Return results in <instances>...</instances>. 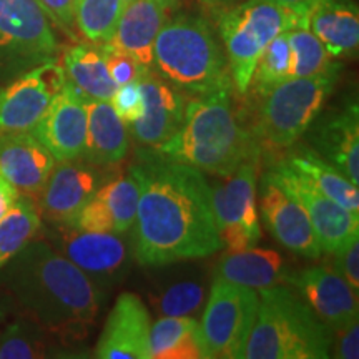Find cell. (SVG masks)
Here are the masks:
<instances>
[{"instance_id":"1","label":"cell","mask_w":359,"mask_h":359,"mask_svg":"<svg viewBox=\"0 0 359 359\" xmlns=\"http://www.w3.org/2000/svg\"><path fill=\"white\" fill-rule=\"evenodd\" d=\"M130 175L138 187L135 259L143 266L212 257L222 248L203 172L156 147L137 150Z\"/></svg>"},{"instance_id":"2","label":"cell","mask_w":359,"mask_h":359,"mask_svg":"<svg viewBox=\"0 0 359 359\" xmlns=\"http://www.w3.org/2000/svg\"><path fill=\"white\" fill-rule=\"evenodd\" d=\"M0 286L27 318L64 341L85 338L105 302V291L47 240H30L8 259L0 269Z\"/></svg>"},{"instance_id":"3","label":"cell","mask_w":359,"mask_h":359,"mask_svg":"<svg viewBox=\"0 0 359 359\" xmlns=\"http://www.w3.org/2000/svg\"><path fill=\"white\" fill-rule=\"evenodd\" d=\"M156 148L175 160L223 178L259 155L257 140L241 127L233 111L230 90H218L188 103L180 128Z\"/></svg>"},{"instance_id":"4","label":"cell","mask_w":359,"mask_h":359,"mask_svg":"<svg viewBox=\"0 0 359 359\" xmlns=\"http://www.w3.org/2000/svg\"><path fill=\"white\" fill-rule=\"evenodd\" d=\"M257 318L246 341L243 359H326L334 331L304 299L285 286L258 293Z\"/></svg>"},{"instance_id":"5","label":"cell","mask_w":359,"mask_h":359,"mask_svg":"<svg viewBox=\"0 0 359 359\" xmlns=\"http://www.w3.org/2000/svg\"><path fill=\"white\" fill-rule=\"evenodd\" d=\"M154 65L172 87L191 95L233 87L226 55L200 17L178 15L165 22L154 45Z\"/></svg>"},{"instance_id":"6","label":"cell","mask_w":359,"mask_h":359,"mask_svg":"<svg viewBox=\"0 0 359 359\" xmlns=\"http://www.w3.org/2000/svg\"><path fill=\"white\" fill-rule=\"evenodd\" d=\"M338 74L290 77L263 93L253 138L258 147L285 150L293 147L311 127L334 90Z\"/></svg>"},{"instance_id":"7","label":"cell","mask_w":359,"mask_h":359,"mask_svg":"<svg viewBox=\"0 0 359 359\" xmlns=\"http://www.w3.org/2000/svg\"><path fill=\"white\" fill-rule=\"evenodd\" d=\"M299 20L294 13L271 0H245L219 19V34L230 69L231 83L240 93L250 88L259 55L278 35L290 30Z\"/></svg>"},{"instance_id":"8","label":"cell","mask_w":359,"mask_h":359,"mask_svg":"<svg viewBox=\"0 0 359 359\" xmlns=\"http://www.w3.org/2000/svg\"><path fill=\"white\" fill-rule=\"evenodd\" d=\"M58 50L52 20L39 0H0V87L57 60Z\"/></svg>"},{"instance_id":"9","label":"cell","mask_w":359,"mask_h":359,"mask_svg":"<svg viewBox=\"0 0 359 359\" xmlns=\"http://www.w3.org/2000/svg\"><path fill=\"white\" fill-rule=\"evenodd\" d=\"M258 303L257 290L215 276L200 323L206 358L241 359Z\"/></svg>"},{"instance_id":"10","label":"cell","mask_w":359,"mask_h":359,"mask_svg":"<svg viewBox=\"0 0 359 359\" xmlns=\"http://www.w3.org/2000/svg\"><path fill=\"white\" fill-rule=\"evenodd\" d=\"M47 241L102 291L122 283L135 259V245L125 238V233L85 231L50 224Z\"/></svg>"},{"instance_id":"11","label":"cell","mask_w":359,"mask_h":359,"mask_svg":"<svg viewBox=\"0 0 359 359\" xmlns=\"http://www.w3.org/2000/svg\"><path fill=\"white\" fill-rule=\"evenodd\" d=\"M258 158L246 160L223 183L212 188L215 223L228 251L253 248L262 238L258 215Z\"/></svg>"},{"instance_id":"12","label":"cell","mask_w":359,"mask_h":359,"mask_svg":"<svg viewBox=\"0 0 359 359\" xmlns=\"http://www.w3.org/2000/svg\"><path fill=\"white\" fill-rule=\"evenodd\" d=\"M65 82L64 67L50 60L0 87V135L32 130Z\"/></svg>"},{"instance_id":"13","label":"cell","mask_w":359,"mask_h":359,"mask_svg":"<svg viewBox=\"0 0 359 359\" xmlns=\"http://www.w3.org/2000/svg\"><path fill=\"white\" fill-rule=\"evenodd\" d=\"M266 177L288 193L308 215L323 253H334L344 241L359 233V215L349 212L323 195L311 183L294 173L285 161L273 167Z\"/></svg>"},{"instance_id":"14","label":"cell","mask_w":359,"mask_h":359,"mask_svg":"<svg viewBox=\"0 0 359 359\" xmlns=\"http://www.w3.org/2000/svg\"><path fill=\"white\" fill-rule=\"evenodd\" d=\"M100 168L82 158L55 163L39 195L40 217L53 226H70L83 205L105 183Z\"/></svg>"},{"instance_id":"15","label":"cell","mask_w":359,"mask_h":359,"mask_svg":"<svg viewBox=\"0 0 359 359\" xmlns=\"http://www.w3.org/2000/svg\"><path fill=\"white\" fill-rule=\"evenodd\" d=\"M85 98L67 80L37 125L30 130L58 161L82 156L87 138V107Z\"/></svg>"},{"instance_id":"16","label":"cell","mask_w":359,"mask_h":359,"mask_svg":"<svg viewBox=\"0 0 359 359\" xmlns=\"http://www.w3.org/2000/svg\"><path fill=\"white\" fill-rule=\"evenodd\" d=\"M150 313L135 293L116 298L98 338L95 356L100 359H150Z\"/></svg>"},{"instance_id":"17","label":"cell","mask_w":359,"mask_h":359,"mask_svg":"<svg viewBox=\"0 0 359 359\" xmlns=\"http://www.w3.org/2000/svg\"><path fill=\"white\" fill-rule=\"evenodd\" d=\"M288 281L299 291L323 321L333 331L358 321V296L351 286L330 266L304 268Z\"/></svg>"},{"instance_id":"18","label":"cell","mask_w":359,"mask_h":359,"mask_svg":"<svg viewBox=\"0 0 359 359\" xmlns=\"http://www.w3.org/2000/svg\"><path fill=\"white\" fill-rule=\"evenodd\" d=\"M55 163L50 151L30 130L0 135V175L20 195L39 196Z\"/></svg>"},{"instance_id":"19","label":"cell","mask_w":359,"mask_h":359,"mask_svg":"<svg viewBox=\"0 0 359 359\" xmlns=\"http://www.w3.org/2000/svg\"><path fill=\"white\" fill-rule=\"evenodd\" d=\"M145 110L127 125L132 137L143 147H158L173 137L185 116V102L180 90L148 70L140 79Z\"/></svg>"},{"instance_id":"20","label":"cell","mask_w":359,"mask_h":359,"mask_svg":"<svg viewBox=\"0 0 359 359\" xmlns=\"http://www.w3.org/2000/svg\"><path fill=\"white\" fill-rule=\"evenodd\" d=\"M259 210L268 230L283 246L306 258L321 257L323 250L308 215L268 177L263 180Z\"/></svg>"},{"instance_id":"21","label":"cell","mask_w":359,"mask_h":359,"mask_svg":"<svg viewBox=\"0 0 359 359\" xmlns=\"http://www.w3.org/2000/svg\"><path fill=\"white\" fill-rule=\"evenodd\" d=\"M138 187L132 175L103 183L70 226L85 231L127 233L137 218Z\"/></svg>"},{"instance_id":"22","label":"cell","mask_w":359,"mask_h":359,"mask_svg":"<svg viewBox=\"0 0 359 359\" xmlns=\"http://www.w3.org/2000/svg\"><path fill=\"white\" fill-rule=\"evenodd\" d=\"M168 0H130L122 8L115 32L109 45L132 55L138 64L154 67V45L156 35L167 22Z\"/></svg>"},{"instance_id":"23","label":"cell","mask_w":359,"mask_h":359,"mask_svg":"<svg viewBox=\"0 0 359 359\" xmlns=\"http://www.w3.org/2000/svg\"><path fill=\"white\" fill-rule=\"evenodd\" d=\"M314 151L359 185V114L351 103L338 114L323 118L313 132Z\"/></svg>"},{"instance_id":"24","label":"cell","mask_w":359,"mask_h":359,"mask_svg":"<svg viewBox=\"0 0 359 359\" xmlns=\"http://www.w3.org/2000/svg\"><path fill=\"white\" fill-rule=\"evenodd\" d=\"M87 138L80 158L95 167H110L128 154L130 132L110 102L85 100Z\"/></svg>"},{"instance_id":"25","label":"cell","mask_w":359,"mask_h":359,"mask_svg":"<svg viewBox=\"0 0 359 359\" xmlns=\"http://www.w3.org/2000/svg\"><path fill=\"white\" fill-rule=\"evenodd\" d=\"M308 27L331 57L348 55L358 48L359 12L353 0H314Z\"/></svg>"},{"instance_id":"26","label":"cell","mask_w":359,"mask_h":359,"mask_svg":"<svg viewBox=\"0 0 359 359\" xmlns=\"http://www.w3.org/2000/svg\"><path fill=\"white\" fill-rule=\"evenodd\" d=\"M215 276L253 290L271 288L288 280V269L275 250L246 248L228 251L219 259Z\"/></svg>"},{"instance_id":"27","label":"cell","mask_w":359,"mask_h":359,"mask_svg":"<svg viewBox=\"0 0 359 359\" xmlns=\"http://www.w3.org/2000/svg\"><path fill=\"white\" fill-rule=\"evenodd\" d=\"M62 67L67 80L87 100L110 102L118 88L107 69L102 47L75 45L64 53Z\"/></svg>"},{"instance_id":"28","label":"cell","mask_w":359,"mask_h":359,"mask_svg":"<svg viewBox=\"0 0 359 359\" xmlns=\"http://www.w3.org/2000/svg\"><path fill=\"white\" fill-rule=\"evenodd\" d=\"M150 358H206L198 320L193 316H160L150 327Z\"/></svg>"},{"instance_id":"29","label":"cell","mask_w":359,"mask_h":359,"mask_svg":"<svg viewBox=\"0 0 359 359\" xmlns=\"http://www.w3.org/2000/svg\"><path fill=\"white\" fill-rule=\"evenodd\" d=\"M283 161L327 198L344 206L349 212L359 215L358 185H354L346 175L341 173L320 155L313 151H296L294 155Z\"/></svg>"},{"instance_id":"30","label":"cell","mask_w":359,"mask_h":359,"mask_svg":"<svg viewBox=\"0 0 359 359\" xmlns=\"http://www.w3.org/2000/svg\"><path fill=\"white\" fill-rule=\"evenodd\" d=\"M40 228L42 217L39 206L32 198L20 195L6 217L0 218V269L30 240H34Z\"/></svg>"},{"instance_id":"31","label":"cell","mask_w":359,"mask_h":359,"mask_svg":"<svg viewBox=\"0 0 359 359\" xmlns=\"http://www.w3.org/2000/svg\"><path fill=\"white\" fill-rule=\"evenodd\" d=\"M291 48L290 77H314V75L339 74V65L333 62L320 39L309 30L308 22L298 24L286 30Z\"/></svg>"},{"instance_id":"32","label":"cell","mask_w":359,"mask_h":359,"mask_svg":"<svg viewBox=\"0 0 359 359\" xmlns=\"http://www.w3.org/2000/svg\"><path fill=\"white\" fill-rule=\"evenodd\" d=\"M122 0H75L74 24L92 43H107L122 13Z\"/></svg>"},{"instance_id":"33","label":"cell","mask_w":359,"mask_h":359,"mask_svg":"<svg viewBox=\"0 0 359 359\" xmlns=\"http://www.w3.org/2000/svg\"><path fill=\"white\" fill-rule=\"evenodd\" d=\"M47 333L30 318H22L0 333V359H27L47 356Z\"/></svg>"},{"instance_id":"34","label":"cell","mask_w":359,"mask_h":359,"mask_svg":"<svg viewBox=\"0 0 359 359\" xmlns=\"http://www.w3.org/2000/svg\"><path fill=\"white\" fill-rule=\"evenodd\" d=\"M291 74V48L288 35L283 32L266 45L259 55L250 87H253L257 95H263L278 83L290 79Z\"/></svg>"},{"instance_id":"35","label":"cell","mask_w":359,"mask_h":359,"mask_svg":"<svg viewBox=\"0 0 359 359\" xmlns=\"http://www.w3.org/2000/svg\"><path fill=\"white\" fill-rule=\"evenodd\" d=\"M206 285L201 280H180L170 283L158 294L151 296L160 316H191L203 309Z\"/></svg>"},{"instance_id":"36","label":"cell","mask_w":359,"mask_h":359,"mask_svg":"<svg viewBox=\"0 0 359 359\" xmlns=\"http://www.w3.org/2000/svg\"><path fill=\"white\" fill-rule=\"evenodd\" d=\"M103 57H105L107 69L111 80H114L116 87H122L125 83L135 82V80L142 79L148 70L145 67L138 64L132 55H128L127 52L120 50V48L111 47L109 43H102Z\"/></svg>"},{"instance_id":"37","label":"cell","mask_w":359,"mask_h":359,"mask_svg":"<svg viewBox=\"0 0 359 359\" xmlns=\"http://www.w3.org/2000/svg\"><path fill=\"white\" fill-rule=\"evenodd\" d=\"M111 107L116 111V115L122 118L125 125L133 123L138 120L145 110V102H143V92L140 79L135 82L125 83L116 88V92L111 97Z\"/></svg>"},{"instance_id":"38","label":"cell","mask_w":359,"mask_h":359,"mask_svg":"<svg viewBox=\"0 0 359 359\" xmlns=\"http://www.w3.org/2000/svg\"><path fill=\"white\" fill-rule=\"evenodd\" d=\"M333 269L354 291L359 290V233L334 251Z\"/></svg>"},{"instance_id":"39","label":"cell","mask_w":359,"mask_h":359,"mask_svg":"<svg viewBox=\"0 0 359 359\" xmlns=\"http://www.w3.org/2000/svg\"><path fill=\"white\" fill-rule=\"evenodd\" d=\"M39 4L47 12L52 24L62 27L64 30H70L74 27L75 0H39Z\"/></svg>"},{"instance_id":"40","label":"cell","mask_w":359,"mask_h":359,"mask_svg":"<svg viewBox=\"0 0 359 359\" xmlns=\"http://www.w3.org/2000/svg\"><path fill=\"white\" fill-rule=\"evenodd\" d=\"M338 341H336L334 356L339 359H358L359 358V325L353 321L343 330L336 331Z\"/></svg>"},{"instance_id":"41","label":"cell","mask_w":359,"mask_h":359,"mask_svg":"<svg viewBox=\"0 0 359 359\" xmlns=\"http://www.w3.org/2000/svg\"><path fill=\"white\" fill-rule=\"evenodd\" d=\"M19 196L20 193L17 191V188L0 175V218L6 217L13 203L19 200Z\"/></svg>"},{"instance_id":"42","label":"cell","mask_w":359,"mask_h":359,"mask_svg":"<svg viewBox=\"0 0 359 359\" xmlns=\"http://www.w3.org/2000/svg\"><path fill=\"white\" fill-rule=\"evenodd\" d=\"M271 2L294 13L299 20H308V13L311 11L314 0H271Z\"/></svg>"},{"instance_id":"43","label":"cell","mask_w":359,"mask_h":359,"mask_svg":"<svg viewBox=\"0 0 359 359\" xmlns=\"http://www.w3.org/2000/svg\"><path fill=\"white\" fill-rule=\"evenodd\" d=\"M206 2H219V0H206Z\"/></svg>"},{"instance_id":"44","label":"cell","mask_w":359,"mask_h":359,"mask_svg":"<svg viewBox=\"0 0 359 359\" xmlns=\"http://www.w3.org/2000/svg\"><path fill=\"white\" fill-rule=\"evenodd\" d=\"M168 2H170V4H173V2H175V0H168Z\"/></svg>"}]
</instances>
